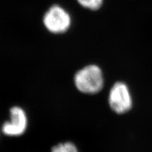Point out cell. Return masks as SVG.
I'll list each match as a JSON object with an SVG mask.
<instances>
[{"instance_id":"obj_7","label":"cell","mask_w":152,"mask_h":152,"mask_svg":"<svg viewBox=\"0 0 152 152\" xmlns=\"http://www.w3.org/2000/svg\"><path fill=\"white\" fill-rule=\"evenodd\" d=\"M1 129H0V132H1Z\"/></svg>"},{"instance_id":"obj_2","label":"cell","mask_w":152,"mask_h":152,"mask_svg":"<svg viewBox=\"0 0 152 152\" xmlns=\"http://www.w3.org/2000/svg\"><path fill=\"white\" fill-rule=\"evenodd\" d=\"M43 23L48 31L53 34H61L67 31L71 25V18L65 9L58 5L49 8L43 17Z\"/></svg>"},{"instance_id":"obj_4","label":"cell","mask_w":152,"mask_h":152,"mask_svg":"<svg viewBox=\"0 0 152 152\" xmlns=\"http://www.w3.org/2000/svg\"><path fill=\"white\" fill-rule=\"evenodd\" d=\"M10 120L3 123L1 131L3 134L10 137H18L24 133L27 127L26 113L20 107L14 106L10 110Z\"/></svg>"},{"instance_id":"obj_1","label":"cell","mask_w":152,"mask_h":152,"mask_svg":"<svg viewBox=\"0 0 152 152\" xmlns=\"http://www.w3.org/2000/svg\"><path fill=\"white\" fill-rule=\"evenodd\" d=\"M74 83L76 88L81 93L96 94L103 87L102 71L97 65H88L76 73Z\"/></svg>"},{"instance_id":"obj_6","label":"cell","mask_w":152,"mask_h":152,"mask_svg":"<svg viewBox=\"0 0 152 152\" xmlns=\"http://www.w3.org/2000/svg\"><path fill=\"white\" fill-rule=\"evenodd\" d=\"M82 7L92 10H96L102 5L103 0H77Z\"/></svg>"},{"instance_id":"obj_3","label":"cell","mask_w":152,"mask_h":152,"mask_svg":"<svg viewBox=\"0 0 152 152\" xmlns=\"http://www.w3.org/2000/svg\"><path fill=\"white\" fill-rule=\"evenodd\" d=\"M108 103L112 110L118 114L129 112L132 106V99L127 86L124 83L117 82L110 91Z\"/></svg>"},{"instance_id":"obj_5","label":"cell","mask_w":152,"mask_h":152,"mask_svg":"<svg viewBox=\"0 0 152 152\" xmlns=\"http://www.w3.org/2000/svg\"><path fill=\"white\" fill-rule=\"evenodd\" d=\"M51 152H79L76 146L71 142H65L53 146Z\"/></svg>"}]
</instances>
